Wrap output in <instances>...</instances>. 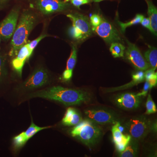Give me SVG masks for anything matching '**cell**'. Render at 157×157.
<instances>
[{"instance_id": "1", "label": "cell", "mask_w": 157, "mask_h": 157, "mask_svg": "<svg viewBox=\"0 0 157 157\" xmlns=\"http://www.w3.org/2000/svg\"><path fill=\"white\" fill-rule=\"evenodd\" d=\"M29 97L44 98L58 101L66 106L79 105L87 103L90 100V96L87 92L61 86H52L37 91L30 94Z\"/></svg>"}, {"instance_id": "30", "label": "cell", "mask_w": 157, "mask_h": 157, "mask_svg": "<svg viewBox=\"0 0 157 157\" xmlns=\"http://www.w3.org/2000/svg\"><path fill=\"white\" fill-rule=\"evenodd\" d=\"M149 89H150L149 83L148 81L146 80V82H145V84L144 85V86L143 90H142V91H141V92L137 94V95L138 96H139V97H141V96L145 97V96L147 95V94L149 90Z\"/></svg>"}, {"instance_id": "6", "label": "cell", "mask_w": 157, "mask_h": 157, "mask_svg": "<svg viewBox=\"0 0 157 157\" xmlns=\"http://www.w3.org/2000/svg\"><path fill=\"white\" fill-rule=\"evenodd\" d=\"M33 6L41 14L48 15L67 10L70 3L62 0H35Z\"/></svg>"}, {"instance_id": "7", "label": "cell", "mask_w": 157, "mask_h": 157, "mask_svg": "<svg viewBox=\"0 0 157 157\" xmlns=\"http://www.w3.org/2000/svg\"><path fill=\"white\" fill-rule=\"evenodd\" d=\"M93 32L108 43L121 42L119 33L115 27L103 17H101L100 24L95 27H92Z\"/></svg>"}, {"instance_id": "19", "label": "cell", "mask_w": 157, "mask_h": 157, "mask_svg": "<svg viewBox=\"0 0 157 157\" xmlns=\"http://www.w3.org/2000/svg\"><path fill=\"white\" fill-rule=\"evenodd\" d=\"M138 145L137 140L131 139L123 151L120 153L121 157H136L138 154Z\"/></svg>"}, {"instance_id": "17", "label": "cell", "mask_w": 157, "mask_h": 157, "mask_svg": "<svg viewBox=\"0 0 157 157\" xmlns=\"http://www.w3.org/2000/svg\"><path fill=\"white\" fill-rule=\"evenodd\" d=\"M82 121L81 115L76 109L69 107L67 109L63 120L62 123L66 126H74L79 123Z\"/></svg>"}, {"instance_id": "18", "label": "cell", "mask_w": 157, "mask_h": 157, "mask_svg": "<svg viewBox=\"0 0 157 157\" xmlns=\"http://www.w3.org/2000/svg\"><path fill=\"white\" fill-rule=\"evenodd\" d=\"M147 6V14L150 20L151 32L157 36V9L150 0H145Z\"/></svg>"}, {"instance_id": "22", "label": "cell", "mask_w": 157, "mask_h": 157, "mask_svg": "<svg viewBox=\"0 0 157 157\" xmlns=\"http://www.w3.org/2000/svg\"><path fill=\"white\" fill-rule=\"evenodd\" d=\"M144 17L142 14H137L135 18L129 22L123 23L118 21V25L120 27L121 31L123 33H124L127 28L135 25L138 24L141 22V21Z\"/></svg>"}, {"instance_id": "23", "label": "cell", "mask_w": 157, "mask_h": 157, "mask_svg": "<svg viewBox=\"0 0 157 157\" xmlns=\"http://www.w3.org/2000/svg\"><path fill=\"white\" fill-rule=\"evenodd\" d=\"M146 111L145 114H152L157 112V107L152 99L150 94H149L146 103Z\"/></svg>"}, {"instance_id": "9", "label": "cell", "mask_w": 157, "mask_h": 157, "mask_svg": "<svg viewBox=\"0 0 157 157\" xmlns=\"http://www.w3.org/2000/svg\"><path fill=\"white\" fill-rule=\"evenodd\" d=\"M49 79V76L47 70L44 68H37L21 86L22 89L25 90L38 88L48 84Z\"/></svg>"}, {"instance_id": "2", "label": "cell", "mask_w": 157, "mask_h": 157, "mask_svg": "<svg viewBox=\"0 0 157 157\" xmlns=\"http://www.w3.org/2000/svg\"><path fill=\"white\" fill-rule=\"evenodd\" d=\"M38 21V16L35 12L29 9L23 10L12 37L9 54L10 56H16L20 48L28 42L30 33Z\"/></svg>"}, {"instance_id": "24", "label": "cell", "mask_w": 157, "mask_h": 157, "mask_svg": "<svg viewBox=\"0 0 157 157\" xmlns=\"http://www.w3.org/2000/svg\"><path fill=\"white\" fill-rule=\"evenodd\" d=\"M7 76V71L6 67V60L5 57L0 53V83H2Z\"/></svg>"}, {"instance_id": "14", "label": "cell", "mask_w": 157, "mask_h": 157, "mask_svg": "<svg viewBox=\"0 0 157 157\" xmlns=\"http://www.w3.org/2000/svg\"><path fill=\"white\" fill-rule=\"evenodd\" d=\"M124 130V127L121 126L120 123L118 121L114 124L112 128L113 142L116 148L120 153L123 151L132 139V137L128 134L124 135L123 132Z\"/></svg>"}, {"instance_id": "29", "label": "cell", "mask_w": 157, "mask_h": 157, "mask_svg": "<svg viewBox=\"0 0 157 157\" xmlns=\"http://www.w3.org/2000/svg\"><path fill=\"white\" fill-rule=\"evenodd\" d=\"M155 78H157V73L155 72V70L151 69L146 70L145 72V80H148Z\"/></svg>"}, {"instance_id": "33", "label": "cell", "mask_w": 157, "mask_h": 157, "mask_svg": "<svg viewBox=\"0 0 157 157\" xmlns=\"http://www.w3.org/2000/svg\"><path fill=\"white\" fill-rule=\"evenodd\" d=\"M92 2H100L102 1H104V0H92Z\"/></svg>"}, {"instance_id": "11", "label": "cell", "mask_w": 157, "mask_h": 157, "mask_svg": "<svg viewBox=\"0 0 157 157\" xmlns=\"http://www.w3.org/2000/svg\"><path fill=\"white\" fill-rule=\"evenodd\" d=\"M128 47L125 52L126 58L138 70L146 71L150 68L148 63L135 44L127 40Z\"/></svg>"}, {"instance_id": "20", "label": "cell", "mask_w": 157, "mask_h": 157, "mask_svg": "<svg viewBox=\"0 0 157 157\" xmlns=\"http://www.w3.org/2000/svg\"><path fill=\"white\" fill-rule=\"evenodd\" d=\"M144 58L148 63L150 68L155 70L157 67V50L155 47L150 46L144 53Z\"/></svg>"}, {"instance_id": "5", "label": "cell", "mask_w": 157, "mask_h": 157, "mask_svg": "<svg viewBox=\"0 0 157 157\" xmlns=\"http://www.w3.org/2000/svg\"><path fill=\"white\" fill-rule=\"evenodd\" d=\"M154 128L151 121L144 116L130 118L124 127L132 139L137 141L144 138Z\"/></svg>"}, {"instance_id": "27", "label": "cell", "mask_w": 157, "mask_h": 157, "mask_svg": "<svg viewBox=\"0 0 157 157\" xmlns=\"http://www.w3.org/2000/svg\"><path fill=\"white\" fill-rule=\"evenodd\" d=\"M132 79L138 83L142 82L145 79V72L141 70H138L132 75Z\"/></svg>"}, {"instance_id": "13", "label": "cell", "mask_w": 157, "mask_h": 157, "mask_svg": "<svg viewBox=\"0 0 157 157\" xmlns=\"http://www.w3.org/2000/svg\"><path fill=\"white\" fill-rule=\"evenodd\" d=\"M51 126L40 127L36 125L34 123L33 120L31 122L30 126L27 129L25 132H22L19 135L14 137L13 139V144L15 149L18 150L21 148L25 145L26 142L34 135H36L42 130L49 128Z\"/></svg>"}, {"instance_id": "4", "label": "cell", "mask_w": 157, "mask_h": 157, "mask_svg": "<svg viewBox=\"0 0 157 157\" xmlns=\"http://www.w3.org/2000/svg\"><path fill=\"white\" fill-rule=\"evenodd\" d=\"M67 16L72 22L68 30L69 36L72 39L82 42L91 36L92 26L87 16L77 12L70 13Z\"/></svg>"}, {"instance_id": "25", "label": "cell", "mask_w": 157, "mask_h": 157, "mask_svg": "<svg viewBox=\"0 0 157 157\" xmlns=\"http://www.w3.org/2000/svg\"><path fill=\"white\" fill-rule=\"evenodd\" d=\"M48 36V35H46V34H42V35H40V36L37 39H35V40H33L32 42H28L27 45L28 46L29 50L30 51V52L31 54H33V51L36 47L37 45L39 43V42L45 38V37Z\"/></svg>"}, {"instance_id": "15", "label": "cell", "mask_w": 157, "mask_h": 157, "mask_svg": "<svg viewBox=\"0 0 157 157\" xmlns=\"http://www.w3.org/2000/svg\"><path fill=\"white\" fill-rule=\"evenodd\" d=\"M32 55L29 50L27 43L24 45L18 51L17 55L14 57L11 62V65L17 76L21 77L22 70L26 61L28 60Z\"/></svg>"}, {"instance_id": "32", "label": "cell", "mask_w": 157, "mask_h": 157, "mask_svg": "<svg viewBox=\"0 0 157 157\" xmlns=\"http://www.w3.org/2000/svg\"><path fill=\"white\" fill-rule=\"evenodd\" d=\"M11 0H0V9L3 8Z\"/></svg>"}, {"instance_id": "8", "label": "cell", "mask_w": 157, "mask_h": 157, "mask_svg": "<svg viewBox=\"0 0 157 157\" xmlns=\"http://www.w3.org/2000/svg\"><path fill=\"white\" fill-rule=\"evenodd\" d=\"M85 113L88 119L98 124H114L117 122V117L115 113L103 108L87 109L85 111Z\"/></svg>"}, {"instance_id": "34", "label": "cell", "mask_w": 157, "mask_h": 157, "mask_svg": "<svg viewBox=\"0 0 157 157\" xmlns=\"http://www.w3.org/2000/svg\"><path fill=\"white\" fill-rule=\"evenodd\" d=\"M1 35H0V42H1Z\"/></svg>"}, {"instance_id": "28", "label": "cell", "mask_w": 157, "mask_h": 157, "mask_svg": "<svg viewBox=\"0 0 157 157\" xmlns=\"http://www.w3.org/2000/svg\"><path fill=\"white\" fill-rule=\"evenodd\" d=\"M101 22V17L97 14H94L90 18V23L93 27L98 26Z\"/></svg>"}, {"instance_id": "21", "label": "cell", "mask_w": 157, "mask_h": 157, "mask_svg": "<svg viewBox=\"0 0 157 157\" xmlns=\"http://www.w3.org/2000/svg\"><path fill=\"white\" fill-rule=\"evenodd\" d=\"M125 47L119 42H113L110 45L109 51L114 58L123 57L124 56Z\"/></svg>"}, {"instance_id": "16", "label": "cell", "mask_w": 157, "mask_h": 157, "mask_svg": "<svg viewBox=\"0 0 157 157\" xmlns=\"http://www.w3.org/2000/svg\"><path fill=\"white\" fill-rule=\"evenodd\" d=\"M77 59V49L75 45H72L71 53L67 62V69L62 75V79L64 81L70 80L73 76V71Z\"/></svg>"}, {"instance_id": "31", "label": "cell", "mask_w": 157, "mask_h": 157, "mask_svg": "<svg viewBox=\"0 0 157 157\" xmlns=\"http://www.w3.org/2000/svg\"><path fill=\"white\" fill-rule=\"evenodd\" d=\"M140 23L144 27L148 29L151 31L150 20L149 17H144Z\"/></svg>"}, {"instance_id": "3", "label": "cell", "mask_w": 157, "mask_h": 157, "mask_svg": "<svg viewBox=\"0 0 157 157\" xmlns=\"http://www.w3.org/2000/svg\"><path fill=\"white\" fill-rule=\"evenodd\" d=\"M70 132L72 137L78 139L88 147L95 145L103 135L101 128L88 119L76 124Z\"/></svg>"}, {"instance_id": "26", "label": "cell", "mask_w": 157, "mask_h": 157, "mask_svg": "<svg viewBox=\"0 0 157 157\" xmlns=\"http://www.w3.org/2000/svg\"><path fill=\"white\" fill-rule=\"evenodd\" d=\"M64 2H70L77 9H79L80 6L82 5L90 4L92 2V0H64Z\"/></svg>"}, {"instance_id": "10", "label": "cell", "mask_w": 157, "mask_h": 157, "mask_svg": "<svg viewBox=\"0 0 157 157\" xmlns=\"http://www.w3.org/2000/svg\"><path fill=\"white\" fill-rule=\"evenodd\" d=\"M20 10L19 8L12 9L9 15L0 23V35L4 40H9L13 36L17 27Z\"/></svg>"}, {"instance_id": "12", "label": "cell", "mask_w": 157, "mask_h": 157, "mask_svg": "<svg viewBox=\"0 0 157 157\" xmlns=\"http://www.w3.org/2000/svg\"><path fill=\"white\" fill-rule=\"evenodd\" d=\"M117 105L126 110L136 109L140 106L141 99L137 94L125 93L118 95L114 99Z\"/></svg>"}]
</instances>
